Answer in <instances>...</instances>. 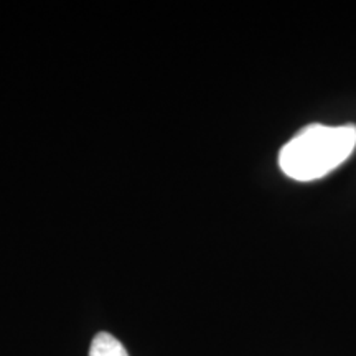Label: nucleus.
I'll list each match as a JSON object with an SVG mask.
<instances>
[{"label": "nucleus", "mask_w": 356, "mask_h": 356, "mask_svg": "<svg viewBox=\"0 0 356 356\" xmlns=\"http://www.w3.org/2000/svg\"><path fill=\"white\" fill-rule=\"evenodd\" d=\"M356 127L310 124L296 134L279 152V167L297 181L318 180L353 154Z\"/></svg>", "instance_id": "1"}, {"label": "nucleus", "mask_w": 356, "mask_h": 356, "mask_svg": "<svg viewBox=\"0 0 356 356\" xmlns=\"http://www.w3.org/2000/svg\"><path fill=\"white\" fill-rule=\"evenodd\" d=\"M89 356H129L126 346L108 332H101L92 338Z\"/></svg>", "instance_id": "2"}]
</instances>
